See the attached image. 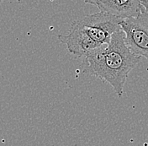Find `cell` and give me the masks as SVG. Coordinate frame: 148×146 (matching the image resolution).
I'll return each mask as SVG.
<instances>
[{
	"mask_svg": "<svg viewBox=\"0 0 148 146\" xmlns=\"http://www.w3.org/2000/svg\"><path fill=\"white\" fill-rule=\"evenodd\" d=\"M85 58L88 67L84 72L109 83L119 96L124 93L129 73L141 59L126 46L122 30L113 35L110 44Z\"/></svg>",
	"mask_w": 148,
	"mask_h": 146,
	"instance_id": "obj_1",
	"label": "cell"
},
{
	"mask_svg": "<svg viewBox=\"0 0 148 146\" xmlns=\"http://www.w3.org/2000/svg\"><path fill=\"white\" fill-rule=\"evenodd\" d=\"M120 21L121 19L109 14L99 12L85 15L74 22L94 42L106 46L110 44L113 35L121 30Z\"/></svg>",
	"mask_w": 148,
	"mask_h": 146,
	"instance_id": "obj_2",
	"label": "cell"
},
{
	"mask_svg": "<svg viewBox=\"0 0 148 146\" xmlns=\"http://www.w3.org/2000/svg\"><path fill=\"white\" fill-rule=\"evenodd\" d=\"M120 25L130 52L148 60V13L143 9L139 16L121 20Z\"/></svg>",
	"mask_w": 148,
	"mask_h": 146,
	"instance_id": "obj_3",
	"label": "cell"
},
{
	"mask_svg": "<svg viewBox=\"0 0 148 146\" xmlns=\"http://www.w3.org/2000/svg\"><path fill=\"white\" fill-rule=\"evenodd\" d=\"M58 38L62 42L66 44L67 50L71 53L79 57H87L104 46L91 39L74 21L71 25L67 35H60Z\"/></svg>",
	"mask_w": 148,
	"mask_h": 146,
	"instance_id": "obj_4",
	"label": "cell"
},
{
	"mask_svg": "<svg viewBox=\"0 0 148 146\" xmlns=\"http://www.w3.org/2000/svg\"><path fill=\"white\" fill-rule=\"evenodd\" d=\"M85 3L96 5L100 12L109 14L121 20L137 17L144 9L139 0H90Z\"/></svg>",
	"mask_w": 148,
	"mask_h": 146,
	"instance_id": "obj_5",
	"label": "cell"
},
{
	"mask_svg": "<svg viewBox=\"0 0 148 146\" xmlns=\"http://www.w3.org/2000/svg\"><path fill=\"white\" fill-rule=\"evenodd\" d=\"M141 2V4L143 6V8L145 9V11L148 13V1H146V0H143V1H140Z\"/></svg>",
	"mask_w": 148,
	"mask_h": 146,
	"instance_id": "obj_6",
	"label": "cell"
}]
</instances>
